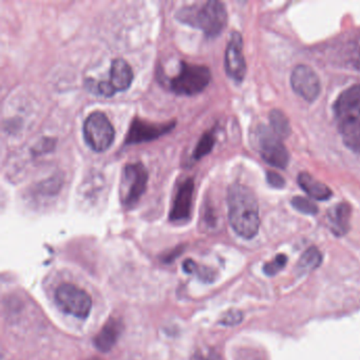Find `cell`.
I'll list each match as a JSON object with an SVG mask.
<instances>
[{
    "label": "cell",
    "mask_w": 360,
    "mask_h": 360,
    "mask_svg": "<svg viewBox=\"0 0 360 360\" xmlns=\"http://www.w3.org/2000/svg\"><path fill=\"white\" fill-rule=\"evenodd\" d=\"M227 206L233 231L244 239L254 238L260 226L258 202L254 193L244 185H231L227 191Z\"/></svg>",
    "instance_id": "obj_1"
},
{
    "label": "cell",
    "mask_w": 360,
    "mask_h": 360,
    "mask_svg": "<svg viewBox=\"0 0 360 360\" xmlns=\"http://www.w3.org/2000/svg\"><path fill=\"white\" fill-rule=\"evenodd\" d=\"M338 130L345 146L360 153V86L347 88L334 105Z\"/></svg>",
    "instance_id": "obj_2"
},
{
    "label": "cell",
    "mask_w": 360,
    "mask_h": 360,
    "mask_svg": "<svg viewBox=\"0 0 360 360\" xmlns=\"http://www.w3.org/2000/svg\"><path fill=\"white\" fill-rule=\"evenodd\" d=\"M182 24L203 31L208 37H216L227 25V11L224 4L218 0L184 6L176 13Z\"/></svg>",
    "instance_id": "obj_3"
},
{
    "label": "cell",
    "mask_w": 360,
    "mask_h": 360,
    "mask_svg": "<svg viewBox=\"0 0 360 360\" xmlns=\"http://www.w3.org/2000/svg\"><path fill=\"white\" fill-rule=\"evenodd\" d=\"M212 79L210 69L202 65L181 63L180 71L170 79V89L179 96H195L203 91Z\"/></svg>",
    "instance_id": "obj_4"
},
{
    "label": "cell",
    "mask_w": 360,
    "mask_h": 360,
    "mask_svg": "<svg viewBox=\"0 0 360 360\" xmlns=\"http://www.w3.org/2000/svg\"><path fill=\"white\" fill-rule=\"evenodd\" d=\"M148 182V172L142 163L127 164L122 172L120 200L126 208H131L144 195Z\"/></svg>",
    "instance_id": "obj_5"
},
{
    "label": "cell",
    "mask_w": 360,
    "mask_h": 360,
    "mask_svg": "<svg viewBox=\"0 0 360 360\" xmlns=\"http://www.w3.org/2000/svg\"><path fill=\"white\" fill-rule=\"evenodd\" d=\"M84 139L88 146L96 153L106 151L115 140L112 124L105 113L96 111L88 115L83 127Z\"/></svg>",
    "instance_id": "obj_6"
},
{
    "label": "cell",
    "mask_w": 360,
    "mask_h": 360,
    "mask_svg": "<svg viewBox=\"0 0 360 360\" xmlns=\"http://www.w3.org/2000/svg\"><path fill=\"white\" fill-rule=\"evenodd\" d=\"M56 302L64 313L85 319L92 307L91 297L79 286L62 284L56 292Z\"/></svg>",
    "instance_id": "obj_7"
},
{
    "label": "cell",
    "mask_w": 360,
    "mask_h": 360,
    "mask_svg": "<svg viewBox=\"0 0 360 360\" xmlns=\"http://www.w3.org/2000/svg\"><path fill=\"white\" fill-rule=\"evenodd\" d=\"M259 151L261 157L273 167L284 169L288 165L290 155L282 144L281 139L266 126L261 125L257 130Z\"/></svg>",
    "instance_id": "obj_8"
},
{
    "label": "cell",
    "mask_w": 360,
    "mask_h": 360,
    "mask_svg": "<svg viewBox=\"0 0 360 360\" xmlns=\"http://www.w3.org/2000/svg\"><path fill=\"white\" fill-rule=\"evenodd\" d=\"M292 90L307 102H314L319 96L321 86L315 71L307 65L295 67L290 75Z\"/></svg>",
    "instance_id": "obj_9"
},
{
    "label": "cell",
    "mask_w": 360,
    "mask_h": 360,
    "mask_svg": "<svg viewBox=\"0 0 360 360\" xmlns=\"http://www.w3.org/2000/svg\"><path fill=\"white\" fill-rule=\"evenodd\" d=\"M225 70L231 79L242 82L246 75V63L243 54V41L240 33L233 32L225 52Z\"/></svg>",
    "instance_id": "obj_10"
},
{
    "label": "cell",
    "mask_w": 360,
    "mask_h": 360,
    "mask_svg": "<svg viewBox=\"0 0 360 360\" xmlns=\"http://www.w3.org/2000/svg\"><path fill=\"white\" fill-rule=\"evenodd\" d=\"M174 127V123L151 124L142 120L134 119L130 125L129 131L126 136V144H140L150 142L160 138Z\"/></svg>",
    "instance_id": "obj_11"
},
{
    "label": "cell",
    "mask_w": 360,
    "mask_h": 360,
    "mask_svg": "<svg viewBox=\"0 0 360 360\" xmlns=\"http://www.w3.org/2000/svg\"><path fill=\"white\" fill-rule=\"evenodd\" d=\"M193 189H195V184L193 179H186L179 186L176 197L172 202V210H170V221L181 222L189 218L191 206H193Z\"/></svg>",
    "instance_id": "obj_12"
},
{
    "label": "cell",
    "mask_w": 360,
    "mask_h": 360,
    "mask_svg": "<svg viewBox=\"0 0 360 360\" xmlns=\"http://www.w3.org/2000/svg\"><path fill=\"white\" fill-rule=\"evenodd\" d=\"M134 81V71L131 67L122 58H115L111 63L110 77L108 83L115 92L126 91L129 89Z\"/></svg>",
    "instance_id": "obj_13"
},
{
    "label": "cell",
    "mask_w": 360,
    "mask_h": 360,
    "mask_svg": "<svg viewBox=\"0 0 360 360\" xmlns=\"http://www.w3.org/2000/svg\"><path fill=\"white\" fill-rule=\"evenodd\" d=\"M121 328L122 324L117 320L109 319L94 338V345L104 353L110 351L119 339Z\"/></svg>",
    "instance_id": "obj_14"
},
{
    "label": "cell",
    "mask_w": 360,
    "mask_h": 360,
    "mask_svg": "<svg viewBox=\"0 0 360 360\" xmlns=\"http://www.w3.org/2000/svg\"><path fill=\"white\" fill-rule=\"evenodd\" d=\"M298 183L301 188L313 199L326 201L332 197V191L328 185L315 180L307 172H301L298 176Z\"/></svg>",
    "instance_id": "obj_15"
},
{
    "label": "cell",
    "mask_w": 360,
    "mask_h": 360,
    "mask_svg": "<svg viewBox=\"0 0 360 360\" xmlns=\"http://www.w3.org/2000/svg\"><path fill=\"white\" fill-rule=\"evenodd\" d=\"M351 207L349 204L340 203L328 212L330 229L336 236H343L349 231Z\"/></svg>",
    "instance_id": "obj_16"
},
{
    "label": "cell",
    "mask_w": 360,
    "mask_h": 360,
    "mask_svg": "<svg viewBox=\"0 0 360 360\" xmlns=\"http://www.w3.org/2000/svg\"><path fill=\"white\" fill-rule=\"evenodd\" d=\"M269 123H271V130L276 136L280 139H286L290 136L292 129H290V121L286 115L279 109H273L269 113Z\"/></svg>",
    "instance_id": "obj_17"
},
{
    "label": "cell",
    "mask_w": 360,
    "mask_h": 360,
    "mask_svg": "<svg viewBox=\"0 0 360 360\" xmlns=\"http://www.w3.org/2000/svg\"><path fill=\"white\" fill-rule=\"evenodd\" d=\"M322 262V255L320 250L316 248H309L305 250L297 264L299 273L305 274L317 269Z\"/></svg>",
    "instance_id": "obj_18"
},
{
    "label": "cell",
    "mask_w": 360,
    "mask_h": 360,
    "mask_svg": "<svg viewBox=\"0 0 360 360\" xmlns=\"http://www.w3.org/2000/svg\"><path fill=\"white\" fill-rule=\"evenodd\" d=\"M214 142H216V139H214V136L212 132L204 134L202 138L200 139L199 142H198L195 151H193V159L200 160L201 158L208 155L212 151V149L214 148Z\"/></svg>",
    "instance_id": "obj_19"
},
{
    "label": "cell",
    "mask_w": 360,
    "mask_h": 360,
    "mask_svg": "<svg viewBox=\"0 0 360 360\" xmlns=\"http://www.w3.org/2000/svg\"><path fill=\"white\" fill-rule=\"evenodd\" d=\"M286 262H288V258H286L285 255H278L274 260L264 265L263 271L267 276L276 275L285 266Z\"/></svg>",
    "instance_id": "obj_20"
},
{
    "label": "cell",
    "mask_w": 360,
    "mask_h": 360,
    "mask_svg": "<svg viewBox=\"0 0 360 360\" xmlns=\"http://www.w3.org/2000/svg\"><path fill=\"white\" fill-rule=\"evenodd\" d=\"M292 205L296 208L298 212L307 214H316L318 212V207L315 204L311 203L309 200L302 197H295L292 200Z\"/></svg>",
    "instance_id": "obj_21"
},
{
    "label": "cell",
    "mask_w": 360,
    "mask_h": 360,
    "mask_svg": "<svg viewBox=\"0 0 360 360\" xmlns=\"http://www.w3.org/2000/svg\"><path fill=\"white\" fill-rule=\"evenodd\" d=\"M242 321V314L239 311H229L225 314L221 323L226 324V326H236Z\"/></svg>",
    "instance_id": "obj_22"
},
{
    "label": "cell",
    "mask_w": 360,
    "mask_h": 360,
    "mask_svg": "<svg viewBox=\"0 0 360 360\" xmlns=\"http://www.w3.org/2000/svg\"><path fill=\"white\" fill-rule=\"evenodd\" d=\"M267 182L276 188H282L285 185V181L280 176L279 174L275 172H267Z\"/></svg>",
    "instance_id": "obj_23"
},
{
    "label": "cell",
    "mask_w": 360,
    "mask_h": 360,
    "mask_svg": "<svg viewBox=\"0 0 360 360\" xmlns=\"http://www.w3.org/2000/svg\"><path fill=\"white\" fill-rule=\"evenodd\" d=\"M193 360H221L217 354L210 353L208 355H201L199 357H195Z\"/></svg>",
    "instance_id": "obj_24"
},
{
    "label": "cell",
    "mask_w": 360,
    "mask_h": 360,
    "mask_svg": "<svg viewBox=\"0 0 360 360\" xmlns=\"http://www.w3.org/2000/svg\"><path fill=\"white\" fill-rule=\"evenodd\" d=\"M357 67H358V69H359V70H360V53H359V56H358Z\"/></svg>",
    "instance_id": "obj_25"
},
{
    "label": "cell",
    "mask_w": 360,
    "mask_h": 360,
    "mask_svg": "<svg viewBox=\"0 0 360 360\" xmlns=\"http://www.w3.org/2000/svg\"><path fill=\"white\" fill-rule=\"evenodd\" d=\"M90 360H100V359H98V358H94V359H90Z\"/></svg>",
    "instance_id": "obj_26"
}]
</instances>
